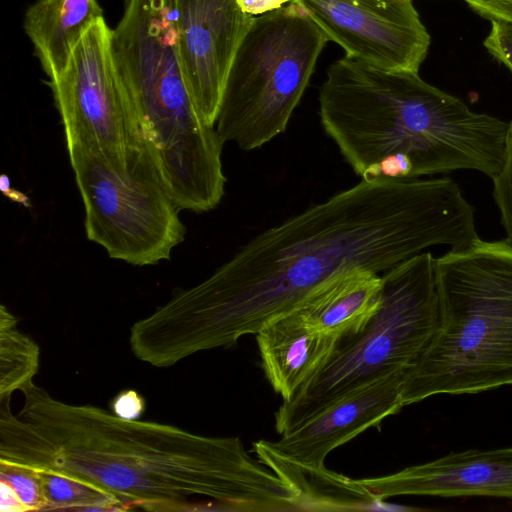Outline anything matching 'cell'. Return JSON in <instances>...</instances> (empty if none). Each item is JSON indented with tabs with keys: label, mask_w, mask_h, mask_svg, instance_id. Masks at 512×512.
I'll use <instances>...</instances> for the list:
<instances>
[{
	"label": "cell",
	"mask_w": 512,
	"mask_h": 512,
	"mask_svg": "<svg viewBox=\"0 0 512 512\" xmlns=\"http://www.w3.org/2000/svg\"><path fill=\"white\" fill-rule=\"evenodd\" d=\"M112 45L140 137L169 195L181 209L214 203L226 183L223 142L187 89L175 0H126Z\"/></svg>",
	"instance_id": "obj_4"
},
{
	"label": "cell",
	"mask_w": 512,
	"mask_h": 512,
	"mask_svg": "<svg viewBox=\"0 0 512 512\" xmlns=\"http://www.w3.org/2000/svg\"><path fill=\"white\" fill-rule=\"evenodd\" d=\"M104 18L97 0H36L23 28L49 79L59 75L86 31Z\"/></svg>",
	"instance_id": "obj_16"
},
{
	"label": "cell",
	"mask_w": 512,
	"mask_h": 512,
	"mask_svg": "<svg viewBox=\"0 0 512 512\" xmlns=\"http://www.w3.org/2000/svg\"><path fill=\"white\" fill-rule=\"evenodd\" d=\"M241 9L251 16H258L276 10L291 0H237Z\"/></svg>",
	"instance_id": "obj_24"
},
{
	"label": "cell",
	"mask_w": 512,
	"mask_h": 512,
	"mask_svg": "<svg viewBox=\"0 0 512 512\" xmlns=\"http://www.w3.org/2000/svg\"><path fill=\"white\" fill-rule=\"evenodd\" d=\"M382 275L364 267L329 278L295 309L321 333L338 340L360 331L380 303Z\"/></svg>",
	"instance_id": "obj_15"
},
{
	"label": "cell",
	"mask_w": 512,
	"mask_h": 512,
	"mask_svg": "<svg viewBox=\"0 0 512 512\" xmlns=\"http://www.w3.org/2000/svg\"><path fill=\"white\" fill-rule=\"evenodd\" d=\"M438 322L403 387L404 406L512 385V246L479 239L435 258Z\"/></svg>",
	"instance_id": "obj_5"
},
{
	"label": "cell",
	"mask_w": 512,
	"mask_h": 512,
	"mask_svg": "<svg viewBox=\"0 0 512 512\" xmlns=\"http://www.w3.org/2000/svg\"><path fill=\"white\" fill-rule=\"evenodd\" d=\"M481 17L491 20L512 21V0H465Z\"/></svg>",
	"instance_id": "obj_23"
},
{
	"label": "cell",
	"mask_w": 512,
	"mask_h": 512,
	"mask_svg": "<svg viewBox=\"0 0 512 512\" xmlns=\"http://www.w3.org/2000/svg\"><path fill=\"white\" fill-rule=\"evenodd\" d=\"M145 407V399L133 389L120 391L111 401L113 413L128 420H138L144 413Z\"/></svg>",
	"instance_id": "obj_22"
},
{
	"label": "cell",
	"mask_w": 512,
	"mask_h": 512,
	"mask_svg": "<svg viewBox=\"0 0 512 512\" xmlns=\"http://www.w3.org/2000/svg\"><path fill=\"white\" fill-rule=\"evenodd\" d=\"M377 310L357 333L339 340L323 367L275 415L284 434L341 395L417 364L438 322L435 258L416 254L382 275Z\"/></svg>",
	"instance_id": "obj_6"
},
{
	"label": "cell",
	"mask_w": 512,
	"mask_h": 512,
	"mask_svg": "<svg viewBox=\"0 0 512 512\" xmlns=\"http://www.w3.org/2000/svg\"><path fill=\"white\" fill-rule=\"evenodd\" d=\"M329 41L294 2L255 16L232 61L215 128L243 150L283 133Z\"/></svg>",
	"instance_id": "obj_7"
},
{
	"label": "cell",
	"mask_w": 512,
	"mask_h": 512,
	"mask_svg": "<svg viewBox=\"0 0 512 512\" xmlns=\"http://www.w3.org/2000/svg\"><path fill=\"white\" fill-rule=\"evenodd\" d=\"M479 239L473 207L451 178L362 179L258 234L207 279L177 291L155 309L154 335L177 363L256 334L338 273L385 272L429 247L460 250Z\"/></svg>",
	"instance_id": "obj_1"
},
{
	"label": "cell",
	"mask_w": 512,
	"mask_h": 512,
	"mask_svg": "<svg viewBox=\"0 0 512 512\" xmlns=\"http://www.w3.org/2000/svg\"><path fill=\"white\" fill-rule=\"evenodd\" d=\"M323 129L363 180L500 171L508 123L426 83L345 55L319 92Z\"/></svg>",
	"instance_id": "obj_3"
},
{
	"label": "cell",
	"mask_w": 512,
	"mask_h": 512,
	"mask_svg": "<svg viewBox=\"0 0 512 512\" xmlns=\"http://www.w3.org/2000/svg\"><path fill=\"white\" fill-rule=\"evenodd\" d=\"M35 469V468H33ZM38 472L45 510H124L110 494L89 484L48 470Z\"/></svg>",
	"instance_id": "obj_18"
},
{
	"label": "cell",
	"mask_w": 512,
	"mask_h": 512,
	"mask_svg": "<svg viewBox=\"0 0 512 512\" xmlns=\"http://www.w3.org/2000/svg\"><path fill=\"white\" fill-rule=\"evenodd\" d=\"M0 496V512H27L16 492L4 481H0Z\"/></svg>",
	"instance_id": "obj_25"
},
{
	"label": "cell",
	"mask_w": 512,
	"mask_h": 512,
	"mask_svg": "<svg viewBox=\"0 0 512 512\" xmlns=\"http://www.w3.org/2000/svg\"><path fill=\"white\" fill-rule=\"evenodd\" d=\"M484 46L512 71V21L491 20V30L484 40Z\"/></svg>",
	"instance_id": "obj_21"
},
{
	"label": "cell",
	"mask_w": 512,
	"mask_h": 512,
	"mask_svg": "<svg viewBox=\"0 0 512 512\" xmlns=\"http://www.w3.org/2000/svg\"><path fill=\"white\" fill-rule=\"evenodd\" d=\"M345 55L390 70L418 72L430 36L412 0H291Z\"/></svg>",
	"instance_id": "obj_11"
},
{
	"label": "cell",
	"mask_w": 512,
	"mask_h": 512,
	"mask_svg": "<svg viewBox=\"0 0 512 512\" xmlns=\"http://www.w3.org/2000/svg\"><path fill=\"white\" fill-rule=\"evenodd\" d=\"M15 416L0 400V462L48 470L113 496L124 510H301L295 489L239 437L205 436L55 399L33 383Z\"/></svg>",
	"instance_id": "obj_2"
},
{
	"label": "cell",
	"mask_w": 512,
	"mask_h": 512,
	"mask_svg": "<svg viewBox=\"0 0 512 512\" xmlns=\"http://www.w3.org/2000/svg\"><path fill=\"white\" fill-rule=\"evenodd\" d=\"M255 335L265 376L283 401L323 367L339 342L309 325L297 310L272 320Z\"/></svg>",
	"instance_id": "obj_14"
},
{
	"label": "cell",
	"mask_w": 512,
	"mask_h": 512,
	"mask_svg": "<svg viewBox=\"0 0 512 512\" xmlns=\"http://www.w3.org/2000/svg\"><path fill=\"white\" fill-rule=\"evenodd\" d=\"M1 189H2V192L7 196L9 197L10 199L20 203V204H23V205H26L28 204L27 202V197H25V195L19 193L18 191L14 190L13 191V194L10 193V190H11V187L9 185V178L6 176V175H2L1 176Z\"/></svg>",
	"instance_id": "obj_26"
},
{
	"label": "cell",
	"mask_w": 512,
	"mask_h": 512,
	"mask_svg": "<svg viewBox=\"0 0 512 512\" xmlns=\"http://www.w3.org/2000/svg\"><path fill=\"white\" fill-rule=\"evenodd\" d=\"M493 180V197L501 215L506 238L512 246V122L508 124L502 167Z\"/></svg>",
	"instance_id": "obj_20"
},
{
	"label": "cell",
	"mask_w": 512,
	"mask_h": 512,
	"mask_svg": "<svg viewBox=\"0 0 512 512\" xmlns=\"http://www.w3.org/2000/svg\"><path fill=\"white\" fill-rule=\"evenodd\" d=\"M407 379L403 371L361 385L330 402L276 441L259 440L254 451L259 460L292 487L312 479H329L325 459L337 447L371 427H379L403 407Z\"/></svg>",
	"instance_id": "obj_10"
},
{
	"label": "cell",
	"mask_w": 512,
	"mask_h": 512,
	"mask_svg": "<svg viewBox=\"0 0 512 512\" xmlns=\"http://www.w3.org/2000/svg\"><path fill=\"white\" fill-rule=\"evenodd\" d=\"M67 151L84 205L87 238L109 257L132 265L169 260L185 238V226L145 144L123 156L85 146Z\"/></svg>",
	"instance_id": "obj_8"
},
{
	"label": "cell",
	"mask_w": 512,
	"mask_h": 512,
	"mask_svg": "<svg viewBox=\"0 0 512 512\" xmlns=\"http://www.w3.org/2000/svg\"><path fill=\"white\" fill-rule=\"evenodd\" d=\"M0 481L6 482L13 488L27 511L45 510V500L37 470L0 462Z\"/></svg>",
	"instance_id": "obj_19"
},
{
	"label": "cell",
	"mask_w": 512,
	"mask_h": 512,
	"mask_svg": "<svg viewBox=\"0 0 512 512\" xmlns=\"http://www.w3.org/2000/svg\"><path fill=\"white\" fill-rule=\"evenodd\" d=\"M185 82L203 121L215 126L227 76L254 16L237 0H175Z\"/></svg>",
	"instance_id": "obj_12"
},
{
	"label": "cell",
	"mask_w": 512,
	"mask_h": 512,
	"mask_svg": "<svg viewBox=\"0 0 512 512\" xmlns=\"http://www.w3.org/2000/svg\"><path fill=\"white\" fill-rule=\"evenodd\" d=\"M105 18L82 36L56 77L49 79L66 145L112 156L144 144L134 105L117 64Z\"/></svg>",
	"instance_id": "obj_9"
},
{
	"label": "cell",
	"mask_w": 512,
	"mask_h": 512,
	"mask_svg": "<svg viewBox=\"0 0 512 512\" xmlns=\"http://www.w3.org/2000/svg\"><path fill=\"white\" fill-rule=\"evenodd\" d=\"M19 319L0 306V399L33 383L40 367V347L18 328Z\"/></svg>",
	"instance_id": "obj_17"
},
{
	"label": "cell",
	"mask_w": 512,
	"mask_h": 512,
	"mask_svg": "<svg viewBox=\"0 0 512 512\" xmlns=\"http://www.w3.org/2000/svg\"><path fill=\"white\" fill-rule=\"evenodd\" d=\"M356 481L382 502L402 495L512 499V447L451 453Z\"/></svg>",
	"instance_id": "obj_13"
}]
</instances>
